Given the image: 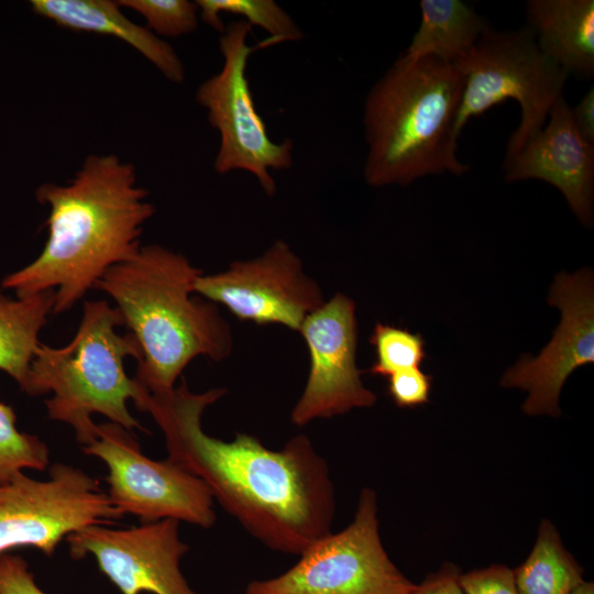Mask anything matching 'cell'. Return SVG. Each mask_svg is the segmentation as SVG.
Instances as JSON below:
<instances>
[{
    "mask_svg": "<svg viewBox=\"0 0 594 594\" xmlns=\"http://www.w3.org/2000/svg\"><path fill=\"white\" fill-rule=\"evenodd\" d=\"M0 594H46L36 583L24 558L0 554Z\"/></svg>",
    "mask_w": 594,
    "mask_h": 594,
    "instance_id": "cell-27",
    "label": "cell"
},
{
    "mask_svg": "<svg viewBox=\"0 0 594 594\" xmlns=\"http://www.w3.org/2000/svg\"><path fill=\"white\" fill-rule=\"evenodd\" d=\"M178 522L162 519L128 529L92 525L65 540L73 559L94 556L121 594H199L179 566L189 546L179 539Z\"/></svg>",
    "mask_w": 594,
    "mask_h": 594,
    "instance_id": "cell-13",
    "label": "cell"
},
{
    "mask_svg": "<svg viewBox=\"0 0 594 594\" xmlns=\"http://www.w3.org/2000/svg\"><path fill=\"white\" fill-rule=\"evenodd\" d=\"M460 585L465 594H518L514 571L503 564L461 574Z\"/></svg>",
    "mask_w": 594,
    "mask_h": 594,
    "instance_id": "cell-26",
    "label": "cell"
},
{
    "mask_svg": "<svg viewBox=\"0 0 594 594\" xmlns=\"http://www.w3.org/2000/svg\"><path fill=\"white\" fill-rule=\"evenodd\" d=\"M452 64L464 79L454 128L458 136L472 117L507 99L518 102L521 119L508 140L505 157L543 128L569 77L541 51L528 26L498 31L487 25L470 53Z\"/></svg>",
    "mask_w": 594,
    "mask_h": 594,
    "instance_id": "cell-6",
    "label": "cell"
},
{
    "mask_svg": "<svg viewBox=\"0 0 594 594\" xmlns=\"http://www.w3.org/2000/svg\"><path fill=\"white\" fill-rule=\"evenodd\" d=\"M571 594H594L593 582H583Z\"/></svg>",
    "mask_w": 594,
    "mask_h": 594,
    "instance_id": "cell-30",
    "label": "cell"
},
{
    "mask_svg": "<svg viewBox=\"0 0 594 594\" xmlns=\"http://www.w3.org/2000/svg\"><path fill=\"white\" fill-rule=\"evenodd\" d=\"M122 317L107 300L85 301L72 341L62 348L41 343L21 387L29 396L52 393L44 402L48 418L69 425L81 447L98 438L95 414L131 432H147L128 408L131 399L142 411L150 396L124 370V360L139 361L140 350L132 333L117 332Z\"/></svg>",
    "mask_w": 594,
    "mask_h": 594,
    "instance_id": "cell-5",
    "label": "cell"
},
{
    "mask_svg": "<svg viewBox=\"0 0 594 594\" xmlns=\"http://www.w3.org/2000/svg\"><path fill=\"white\" fill-rule=\"evenodd\" d=\"M138 185L135 167L114 154H92L67 185L46 183L36 199L48 207L47 240L38 256L1 280L29 297L54 290L53 314L73 308L112 266L141 249L155 207Z\"/></svg>",
    "mask_w": 594,
    "mask_h": 594,
    "instance_id": "cell-2",
    "label": "cell"
},
{
    "mask_svg": "<svg viewBox=\"0 0 594 594\" xmlns=\"http://www.w3.org/2000/svg\"><path fill=\"white\" fill-rule=\"evenodd\" d=\"M421 20L410 44L398 56L404 63L435 56L454 63L474 47L487 24L461 0H421Z\"/></svg>",
    "mask_w": 594,
    "mask_h": 594,
    "instance_id": "cell-18",
    "label": "cell"
},
{
    "mask_svg": "<svg viewBox=\"0 0 594 594\" xmlns=\"http://www.w3.org/2000/svg\"><path fill=\"white\" fill-rule=\"evenodd\" d=\"M564 96L552 106L548 123L504 160L508 183L539 179L559 189L584 226L593 223L594 145L578 131Z\"/></svg>",
    "mask_w": 594,
    "mask_h": 594,
    "instance_id": "cell-15",
    "label": "cell"
},
{
    "mask_svg": "<svg viewBox=\"0 0 594 594\" xmlns=\"http://www.w3.org/2000/svg\"><path fill=\"white\" fill-rule=\"evenodd\" d=\"M201 20L223 33L226 26L220 14L241 15L251 26L264 29L270 37L256 44L264 48L284 42H297L304 37L301 29L292 16L273 0H197Z\"/></svg>",
    "mask_w": 594,
    "mask_h": 594,
    "instance_id": "cell-21",
    "label": "cell"
},
{
    "mask_svg": "<svg viewBox=\"0 0 594 594\" xmlns=\"http://www.w3.org/2000/svg\"><path fill=\"white\" fill-rule=\"evenodd\" d=\"M526 18L547 56L569 75L593 77V0H529Z\"/></svg>",
    "mask_w": 594,
    "mask_h": 594,
    "instance_id": "cell-17",
    "label": "cell"
},
{
    "mask_svg": "<svg viewBox=\"0 0 594 594\" xmlns=\"http://www.w3.org/2000/svg\"><path fill=\"white\" fill-rule=\"evenodd\" d=\"M121 8L142 15L155 35L176 37L198 28V7L187 0H120Z\"/></svg>",
    "mask_w": 594,
    "mask_h": 594,
    "instance_id": "cell-24",
    "label": "cell"
},
{
    "mask_svg": "<svg viewBox=\"0 0 594 594\" xmlns=\"http://www.w3.org/2000/svg\"><path fill=\"white\" fill-rule=\"evenodd\" d=\"M513 571L518 594H571L584 582L582 568L548 520L541 522L528 558Z\"/></svg>",
    "mask_w": 594,
    "mask_h": 594,
    "instance_id": "cell-20",
    "label": "cell"
},
{
    "mask_svg": "<svg viewBox=\"0 0 594 594\" xmlns=\"http://www.w3.org/2000/svg\"><path fill=\"white\" fill-rule=\"evenodd\" d=\"M370 343L375 349V362L369 370L373 375L389 376L419 367L426 358L424 338L407 329L376 323Z\"/></svg>",
    "mask_w": 594,
    "mask_h": 594,
    "instance_id": "cell-23",
    "label": "cell"
},
{
    "mask_svg": "<svg viewBox=\"0 0 594 594\" xmlns=\"http://www.w3.org/2000/svg\"><path fill=\"white\" fill-rule=\"evenodd\" d=\"M464 79L435 56L398 59L369 91L363 112V175L373 187L406 186L427 175L470 170L457 155Z\"/></svg>",
    "mask_w": 594,
    "mask_h": 594,
    "instance_id": "cell-4",
    "label": "cell"
},
{
    "mask_svg": "<svg viewBox=\"0 0 594 594\" xmlns=\"http://www.w3.org/2000/svg\"><path fill=\"white\" fill-rule=\"evenodd\" d=\"M202 273L183 254L148 244L95 286L112 298L134 337L140 359L133 377L151 395L172 392L194 359L222 361L232 352L230 326L218 306L194 296Z\"/></svg>",
    "mask_w": 594,
    "mask_h": 594,
    "instance_id": "cell-3",
    "label": "cell"
},
{
    "mask_svg": "<svg viewBox=\"0 0 594 594\" xmlns=\"http://www.w3.org/2000/svg\"><path fill=\"white\" fill-rule=\"evenodd\" d=\"M55 292L9 297L0 288V371L23 386L40 333L53 314Z\"/></svg>",
    "mask_w": 594,
    "mask_h": 594,
    "instance_id": "cell-19",
    "label": "cell"
},
{
    "mask_svg": "<svg viewBox=\"0 0 594 594\" xmlns=\"http://www.w3.org/2000/svg\"><path fill=\"white\" fill-rule=\"evenodd\" d=\"M415 586L387 556L376 494L364 488L345 529L315 541L283 574L251 581L245 594H410Z\"/></svg>",
    "mask_w": 594,
    "mask_h": 594,
    "instance_id": "cell-8",
    "label": "cell"
},
{
    "mask_svg": "<svg viewBox=\"0 0 594 594\" xmlns=\"http://www.w3.org/2000/svg\"><path fill=\"white\" fill-rule=\"evenodd\" d=\"M48 464L46 443L37 436L20 431L14 408L0 402V483L23 470L42 471Z\"/></svg>",
    "mask_w": 594,
    "mask_h": 594,
    "instance_id": "cell-22",
    "label": "cell"
},
{
    "mask_svg": "<svg viewBox=\"0 0 594 594\" xmlns=\"http://www.w3.org/2000/svg\"><path fill=\"white\" fill-rule=\"evenodd\" d=\"M226 393H193L183 380L169 393L150 394L143 411L161 428L168 461L204 481L213 499L263 544L300 556L331 532L336 502L327 462L305 435L280 450L246 433L232 441L207 435L202 414Z\"/></svg>",
    "mask_w": 594,
    "mask_h": 594,
    "instance_id": "cell-1",
    "label": "cell"
},
{
    "mask_svg": "<svg viewBox=\"0 0 594 594\" xmlns=\"http://www.w3.org/2000/svg\"><path fill=\"white\" fill-rule=\"evenodd\" d=\"M30 4L34 13L62 28L114 36L138 51L169 81L185 80L184 64L173 46L128 19L118 1L32 0Z\"/></svg>",
    "mask_w": 594,
    "mask_h": 594,
    "instance_id": "cell-16",
    "label": "cell"
},
{
    "mask_svg": "<svg viewBox=\"0 0 594 594\" xmlns=\"http://www.w3.org/2000/svg\"><path fill=\"white\" fill-rule=\"evenodd\" d=\"M458 568L446 563L435 573L429 574L410 594H465L460 585Z\"/></svg>",
    "mask_w": 594,
    "mask_h": 594,
    "instance_id": "cell-28",
    "label": "cell"
},
{
    "mask_svg": "<svg viewBox=\"0 0 594 594\" xmlns=\"http://www.w3.org/2000/svg\"><path fill=\"white\" fill-rule=\"evenodd\" d=\"M550 305L561 310L551 341L536 356H524L504 374V387L528 392L522 410L528 415L558 416L559 396L566 378L580 366L594 362L593 275L582 270L560 273L550 289Z\"/></svg>",
    "mask_w": 594,
    "mask_h": 594,
    "instance_id": "cell-14",
    "label": "cell"
},
{
    "mask_svg": "<svg viewBox=\"0 0 594 594\" xmlns=\"http://www.w3.org/2000/svg\"><path fill=\"white\" fill-rule=\"evenodd\" d=\"M194 293L223 305L240 320L294 331L326 301L317 282L304 272L300 258L283 240L258 257L234 261L217 274H200Z\"/></svg>",
    "mask_w": 594,
    "mask_h": 594,
    "instance_id": "cell-11",
    "label": "cell"
},
{
    "mask_svg": "<svg viewBox=\"0 0 594 594\" xmlns=\"http://www.w3.org/2000/svg\"><path fill=\"white\" fill-rule=\"evenodd\" d=\"M574 123L580 134L594 145V88L593 86L571 109Z\"/></svg>",
    "mask_w": 594,
    "mask_h": 594,
    "instance_id": "cell-29",
    "label": "cell"
},
{
    "mask_svg": "<svg viewBox=\"0 0 594 594\" xmlns=\"http://www.w3.org/2000/svg\"><path fill=\"white\" fill-rule=\"evenodd\" d=\"M82 451L102 460L111 503L144 522L176 519L210 528L216 521L213 497L197 476L142 453L133 432L113 424L98 425V438Z\"/></svg>",
    "mask_w": 594,
    "mask_h": 594,
    "instance_id": "cell-10",
    "label": "cell"
},
{
    "mask_svg": "<svg viewBox=\"0 0 594 594\" xmlns=\"http://www.w3.org/2000/svg\"><path fill=\"white\" fill-rule=\"evenodd\" d=\"M48 471L45 481L20 472L0 483V554L33 547L53 556L68 535L124 517L82 470L55 463Z\"/></svg>",
    "mask_w": 594,
    "mask_h": 594,
    "instance_id": "cell-9",
    "label": "cell"
},
{
    "mask_svg": "<svg viewBox=\"0 0 594 594\" xmlns=\"http://www.w3.org/2000/svg\"><path fill=\"white\" fill-rule=\"evenodd\" d=\"M250 31L245 21L232 22L224 29L219 37L222 68L199 85L196 101L206 109L208 122L220 135L215 170H245L272 196L276 184L270 172L292 167L294 144L290 139L272 141L256 111L246 67L250 55L258 48L248 45Z\"/></svg>",
    "mask_w": 594,
    "mask_h": 594,
    "instance_id": "cell-7",
    "label": "cell"
},
{
    "mask_svg": "<svg viewBox=\"0 0 594 594\" xmlns=\"http://www.w3.org/2000/svg\"><path fill=\"white\" fill-rule=\"evenodd\" d=\"M432 376L419 367L398 371L388 376V393L398 407L428 403Z\"/></svg>",
    "mask_w": 594,
    "mask_h": 594,
    "instance_id": "cell-25",
    "label": "cell"
},
{
    "mask_svg": "<svg viewBox=\"0 0 594 594\" xmlns=\"http://www.w3.org/2000/svg\"><path fill=\"white\" fill-rule=\"evenodd\" d=\"M310 356V370L290 420L305 426L353 408L370 407L375 394L361 381L356 365L358 323L355 304L338 293L311 312L299 331Z\"/></svg>",
    "mask_w": 594,
    "mask_h": 594,
    "instance_id": "cell-12",
    "label": "cell"
}]
</instances>
